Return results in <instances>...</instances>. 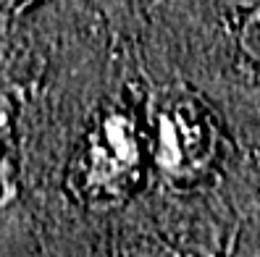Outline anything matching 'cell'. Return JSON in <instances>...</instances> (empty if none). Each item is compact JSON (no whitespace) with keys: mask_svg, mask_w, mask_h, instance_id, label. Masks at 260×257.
<instances>
[{"mask_svg":"<svg viewBox=\"0 0 260 257\" xmlns=\"http://www.w3.org/2000/svg\"><path fill=\"white\" fill-rule=\"evenodd\" d=\"M142 168V147L134 121L124 113L100 118L87 134L74 165V187L92 205L129 197Z\"/></svg>","mask_w":260,"mask_h":257,"instance_id":"obj_1","label":"cell"},{"mask_svg":"<svg viewBox=\"0 0 260 257\" xmlns=\"http://www.w3.org/2000/svg\"><path fill=\"white\" fill-rule=\"evenodd\" d=\"M152 155L168 173L197 171L210 158V126L200 108L189 100L168 97L155 111Z\"/></svg>","mask_w":260,"mask_h":257,"instance_id":"obj_2","label":"cell"},{"mask_svg":"<svg viewBox=\"0 0 260 257\" xmlns=\"http://www.w3.org/2000/svg\"><path fill=\"white\" fill-rule=\"evenodd\" d=\"M16 192V158H13V137L6 108H0V202H6Z\"/></svg>","mask_w":260,"mask_h":257,"instance_id":"obj_3","label":"cell"},{"mask_svg":"<svg viewBox=\"0 0 260 257\" xmlns=\"http://www.w3.org/2000/svg\"><path fill=\"white\" fill-rule=\"evenodd\" d=\"M239 42H242V50L260 63V6L247 11V19H244L239 32Z\"/></svg>","mask_w":260,"mask_h":257,"instance_id":"obj_4","label":"cell"},{"mask_svg":"<svg viewBox=\"0 0 260 257\" xmlns=\"http://www.w3.org/2000/svg\"><path fill=\"white\" fill-rule=\"evenodd\" d=\"M29 0H0V16H11V13H19Z\"/></svg>","mask_w":260,"mask_h":257,"instance_id":"obj_5","label":"cell"},{"mask_svg":"<svg viewBox=\"0 0 260 257\" xmlns=\"http://www.w3.org/2000/svg\"><path fill=\"white\" fill-rule=\"evenodd\" d=\"M223 3L234 11H250V8L260 6V0H223Z\"/></svg>","mask_w":260,"mask_h":257,"instance_id":"obj_6","label":"cell"},{"mask_svg":"<svg viewBox=\"0 0 260 257\" xmlns=\"http://www.w3.org/2000/svg\"><path fill=\"white\" fill-rule=\"evenodd\" d=\"M103 3L108 6V8H121V6L126 3V0H103Z\"/></svg>","mask_w":260,"mask_h":257,"instance_id":"obj_7","label":"cell"}]
</instances>
